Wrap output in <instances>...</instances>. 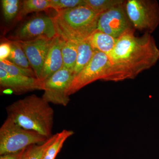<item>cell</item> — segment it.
I'll list each match as a JSON object with an SVG mask.
<instances>
[{
    "mask_svg": "<svg viewBox=\"0 0 159 159\" xmlns=\"http://www.w3.org/2000/svg\"><path fill=\"white\" fill-rule=\"evenodd\" d=\"M135 29L126 30L118 39L107 55L110 61L104 80L117 82L132 79L156 64L159 49L151 34H134Z\"/></svg>",
    "mask_w": 159,
    "mask_h": 159,
    "instance_id": "1",
    "label": "cell"
},
{
    "mask_svg": "<svg viewBox=\"0 0 159 159\" xmlns=\"http://www.w3.org/2000/svg\"><path fill=\"white\" fill-rule=\"evenodd\" d=\"M6 111L8 117L21 127L48 139L53 135L54 110L42 97L28 96L8 106Z\"/></svg>",
    "mask_w": 159,
    "mask_h": 159,
    "instance_id": "2",
    "label": "cell"
},
{
    "mask_svg": "<svg viewBox=\"0 0 159 159\" xmlns=\"http://www.w3.org/2000/svg\"><path fill=\"white\" fill-rule=\"evenodd\" d=\"M53 17L57 35L77 43L88 39L97 30L100 14L86 5L57 11Z\"/></svg>",
    "mask_w": 159,
    "mask_h": 159,
    "instance_id": "3",
    "label": "cell"
},
{
    "mask_svg": "<svg viewBox=\"0 0 159 159\" xmlns=\"http://www.w3.org/2000/svg\"><path fill=\"white\" fill-rule=\"evenodd\" d=\"M48 139L38 133L21 127L7 117L0 128V155L18 152L31 145L42 144Z\"/></svg>",
    "mask_w": 159,
    "mask_h": 159,
    "instance_id": "4",
    "label": "cell"
},
{
    "mask_svg": "<svg viewBox=\"0 0 159 159\" xmlns=\"http://www.w3.org/2000/svg\"><path fill=\"white\" fill-rule=\"evenodd\" d=\"M125 11L133 27L151 34L159 25V5L156 0H127Z\"/></svg>",
    "mask_w": 159,
    "mask_h": 159,
    "instance_id": "5",
    "label": "cell"
},
{
    "mask_svg": "<svg viewBox=\"0 0 159 159\" xmlns=\"http://www.w3.org/2000/svg\"><path fill=\"white\" fill-rule=\"evenodd\" d=\"M109 66V59L107 55L96 51L90 62L74 77L68 90V96L70 97L96 80H104Z\"/></svg>",
    "mask_w": 159,
    "mask_h": 159,
    "instance_id": "6",
    "label": "cell"
},
{
    "mask_svg": "<svg viewBox=\"0 0 159 159\" xmlns=\"http://www.w3.org/2000/svg\"><path fill=\"white\" fill-rule=\"evenodd\" d=\"M74 77L72 71L62 67L44 81L43 98L49 103L66 106L70 101L68 90Z\"/></svg>",
    "mask_w": 159,
    "mask_h": 159,
    "instance_id": "7",
    "label": "cell"
},
{
    "mask_svg": "<svg viewBox=\"0 0 159 159\" xmlns=\"http://www.w3.org/2000/svg\"><path fill=\"white\" fill-rule=\"evenodd\" d=\"M124 2L100 15L97 30L118 39L126 30L134 29L125 11Z\"/></svg>",
    "mask_w": 159,
    "mask_h": 159,
    "instance_id": "8",
    "label": "cell"
},
{
    "mask_svg": "<svg viewBox=\"0 0 159 159\" xmlns=\"http://www.w3.org/2000/svg\"><path fill=\"white\" fill-rule=\"evenodd\" d=\"M57 35L53 17L42 15L34 16L24 23L17 29L15 38L21 41L41 37L53 39Z\"/></svg>",
    "mask_w": 159,
    "mask_h": 159,
    "instance_id": "9",
    "label": "cell"
},
{
    "mask_svg": "<svg viewBox=\"0 0 159 159\" xmlns=\"http://www.w3.org/2000/svg\"><path fill=\"white\" fill-rule=\"evenodd\" d=\"M52 39L41 37L29 40H18L35 73L36 78L40 80Z\"/></svg>",
    "mask_w": 159,
    "mask_h": 159,
    "instance_id": "10",
    "label": "cell"
},
{
    "mask_svg": "<svg viewBox=\"0 0 159 159\" xmlns=\"http://www.w3.org/2000/svg\"><path fill=\"white\" fill-rule=\"evenodd\" d=\"M0 85L1 88L16 94L44 90V83L36 77L11 75L2 68H0Z\"/></svg>",
    "mask_w": 159,
    "mask_h": 159,
    "instance_id": "11",
    "label": "cell"
},
{
    "mask_svg": "<svg viewBox=\"0 0 159 159\" xmlns=\"http://www.w3.org/2000/svg\"><path fill=\"white\" fill-rule=\"evenodd\" d=\"M65 40L58 35L52 39L43 68L40 80L43 82L63 67L61 50Z\"/></svg>",
    "mask_w": 159,
    "mask_h": 159,
    "instance_id": "12",
    "label": "cell"
},
{
    "mask_svg": "<svg viewBox=\"0 0 159 159\" xmlns=\"http://www.w3.org/2000/svg\"><path fill=\"white\" fill-rule=\"evenodd\" d=\"M88 39L95 51L107 55L112 51L117 40V39L97 29L88 38Z\"/></svg>",
    "mask_w": 159,
    "mask_h": 159,
    "instance_id": "13",
    "label": "cell"
},
{
    "mask_svg": "<svg viewBox=\"0 0 159 159\" xmlns=\"http://www.w3.org/2000/svg\"><path fill=\"white\" fill-rule=\"evenodd\" d=\"M91 46L88 39L77 43V57L73 71L74 77L85 66L96 53Z\"/></svg>",
    "mask_w": 159,
    "mask_h": 159,
    "instance_id": "14",
    "label": "cell"
},
{
    "mask_svg": "<svg viewBox=\"0 0 159 159\" xmlns=\"http://www.w3.org/2000/svg\"><path fill=\"white\" fill-rule=\"evenodd\" d=\"M63 67L73 72L77 57V43L65 41L61 50Z\"/></svg>",
    "mask_w": 159,
    "mask_h": 159,
    "instance_id": "15",
    "label": "cell"
},
{
    "mask_svg": "<svg viewBox=\"0 0 159 159\" xmlns=\"http://www.w3.org/2000/svg\"><path fill=\"white\" fill-rule=\"evenodd\" d=\"M51 9L50 0H24L18 16V20L31 12H39Z\"/></svg>",
    "mask_w": 159,
    "mask_h": 159,
    "instance_id": "16",
    "label": "cell"
},
{
    "mask_svg": "<svg viewBox=\"0 0 159 159\" xmlns=\"http://www.w3.org/2000/svg\"><path fill=\"white\" fill-rule=\"evenodd\" d=\"M74 134L73 131L66 129H64L61 132L57 133L56 139L47 148L43 159H55L66 140Z\"/></svg>",
    "mask_w": 159,
    "mask_h": 159,
    "instance_id": "17",
    "label": "cell"
},
{
    "mask_svg": "<svg viewBox=\"0 0 159 159\" xmlns=\"http://www.w3.org/2000/svg\"><path fill=\"white\" fill-rule=\"evenodd\" d=\"M11 45V52L8 59L16 65L24 68L32 69L28 58L17 40H9ZM33 70V69H32Z\"/></svg>",
    "mask_w": 159,
    "mask_h": 159,
    "instance_id": "18",
    "label": "cell"
},
{
    "mask_svg": "<svg viewBox=\"0 0 159 159\" xmlns=\"http://www.w3.org/2000/svg\"><path fill=\"white\" fill-rule=\"evenodd\" d=\"M56 137L57 134L53 135L42 144L32 145L27 147L23 159H43L47 148L54 142Z\"/></svg>",
    "mask_w": 159,
    "mask_h": 159,
    "instance_id": "19",
    "label": "cell"
},
{
    "mask_svg": "<svg viewBox=\"0 0 159 159\" xmlns=\"http://www.w3.org/2000/svg\"><path fill=\"white\" fill-rule=\"evenodd\" d=\"M2 8L5 20L11 21L18 16L21 8L22 1L19 0H2Z\"/></svg>",
    "mask_w": 159,
    "mask_h": 159,
    "instance_id": "20",
    "label": "cell"
},
{
    "mask_svg": "<svg viewBox=\"0 0 159 159\" xmlns=\"http://www.w3.org/2000/svg\"><path fill=\"white\" fill-rule=\"evenodd\" d=\"M0 68L3 69L8 74L11 75L36 78L35 73L32 69L21 67L7 59L0 61Z\"/></svg>",
    "mask_w": 159,
    "mask_h": 159,
    "instance_id": "21",
    "label": "cell"
},
{
    "mask_svg": "<svg viewBox=\"0 0 159 159\" xmlns=\"http://www.w3.org/2000/svg\"><path fill=\"white\" fill-rule=\"evenodd\" d=\"M122 0H84L86 6L99 14L108 11L113 7L119 5Z\"/></svg>",
    "mask_w": 159,
    "mask_h": 159,
    "instance_id": "22",
    "label": "cell"
},
{
    "mask_svg": "<svg viewBox=\"0 0 159 159\" xmlns=\"http://www.w3.org/2000/svg\"><path fill=\"white\" fill-rule=\"evenodd\" d=\"M51 9L56 11L85 5L84 0H50Z\"/></svg>",
    "mask_w": 159,
    "mask_h": 159,
    "instance_id": "23",
    "label": "cell"
},
{
    "mask_svg": "<svg viewBox=\"0 0 159 159\" xmlns=\"http://www.w3.org/2000/svg\"><path fill=\"white\" fill-rule=\"evenodd\" d=\"M6 40L0 45V61L8 59L11 52V45L9 40Z\"/></svg>",
    "mask_w": 159,
    "mask_h": 159,
    "instance_id": "24",
    "label": "cell"
},
{
    "mask_svg": "<svg viewBox=\"0 0 159 159\" xmlns=\"http://www.w3.org/2000/svg\"><path fill=\"white\" fill-rule=\"evenodd\" d=\"M26 148L14 153L6 154L0 155V159H23Z\"/></svg>",
    "mask_w": 159,
    "mask_h": 159,
    "instance_id": "25",
    "label": "cell"
}]
</instances>
